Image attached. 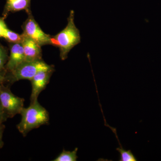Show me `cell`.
Returning <instances> with one entry per match:
<instances>
[{
    "label": "cell",
    "instance_id": "6da1fadb",
    "mask_svg": "<svg viewBox=\"0 0 161 161\" xmlns=\"http://www.w3.org/2000/svg\"><path fill=\"white\" fill-rule=\"evenodd\" d=\"M20 114L22 118L17 128L24 136L32 130L49 122V113L38 100L31 102L28 108H23Z\"/></svg>",
    "mask_w": 161,
    "mask_h": 161
},
{
    "label": "cell",
    "instance_id": "7a4b0ae2",
    "mask_svg": "<svg viewBox=\"0 0 161 161\" xmlns=\"http://www.w3.org/2000/svg\"><path fill=\"white\" fill-rule=\"evenodd\" d=\"M53 45L60 50L61 60H65L71 50L80 42V31L75 23V12L71 10L68 18V24L62 31L52 37Z\"/></svg>",
    "mask_w": 161,
    "mask_h": 161
},
{
    "label": "cell",
    "instance_id": "3957f363",
    "mask_svg": "<svg viewBox=\"0 0 161 161\" xmlns=\"http://www.w3.org/2000/svg\"><path fill=\"white\" fill-rule=\"evenodd\" d=\"M53 69V66L47 64L42 60L24 61L10 72L9 81L14 82L23 79L31 80L38 72Z\"/></svg>",
    "mask_w": 161,
    "mask_h": 161
},
{
    "label": "cell",
    "instance_id": "277c9868",
    "mask_svg": "<svg viewBox=\"0 0 161 161\" xmlns=\"http://www.w3.org/2000/svg\"><path fill=\"white\" fill-rule=\"evenodd\" d=\"M24 98L16 96L8 87H0V105L7 118L20 114L24 107Z\"/></svg>",
    "mask_w": 161,
    "mask_h": 161
},
{
    "label": "cell",
    "instance_id": "5b68a950",
    "mask_svg": "<svg viewBox=\"0 0 161 161\" xmlns=\"http://www.w3.org/2000/svg\"><path fill=\"white\" fill-rule=\"evenodd\" d=\"M29 16L23 25V34L31 38L40 46L53 44L52 37L40 28L34 19L29 14Z\"/></svg>",
    "mask_w": 161,
    "mask_h": 161
},
{
    "label": "cell",
    "instance_id": "8992f818",
    "mask_svg": "<svg viewBox=\"0 0 161 161\" xmlns=\"http://www.w3.org/2000/svg\"><path fill=\"white\" fill-rule=\"evenodd\" d=\"M54 69L43 70L38 72L31 80L32 91L31 102L38 100L40 93L46 88L49 82Z\"/></svg>",
    "mask_w": 161,
    "mask_h": 161
},
{
    "label": "cell",
    "instance_id": "52a82bcc",
    "mask_svg": "<svg viewBox=\"0 0 161 161\" xmlns=\"http://www.w3.org/2000/svg\"><path fill=\"white\" fill-rule=\"evenodd\" d=\"M22 43L25 54V61L41 60L42 51L41 46L34 40L23 34Z\"/></svg>",
    "mask_w": 161,
    "mask_h": 161
},
{
    "label": "cell",
    "instance_id": "ba28073f",
    "mask_svg": "<svg viewBox=\"0 0 161 161\" xmlns=\"http://www.w3.org/2000/svg\"><path fill=\"white\" fill-rule=\"evenodd\" d=\"M25 60L24 50L22 43H14L11 47L9 60L6 65V69L12 71Z\"/></svg>",
    "mask_w": 161,
    "mask_h": 161
},
{
    "label": "cell",
    "instance_id": "9c48e42d",
    "mask_svg": "<svg viewBox=\"0 0 161 161\" xmlns=\"http://www.w3.org/2000/svg\"><path fill=\"white\" fill-rule=\"evenodd\" d=\"M31 0H6L4 10L6 16L9 12H14L25 10L28 14L31 13L30 10Z\"/></svg>",
    "mask_w": 161,
    "mask_h": 161
},
{
    "label": "cell",
    "instance_id": "30bf717a",
    "mask_svg": "<svg viewBox=\"0 0 161 161\" xmlns=\"http://www.w3.org/2000/svg\"><path fill=\"white\" fill-rule=\"evenodd\" d=\"M78 148H76L75 150L72 151H66L65 150H63L62 152L60 153L58 157L54 160V161H76L78 158L77 156V152Z\"/></svg>",
    "mask_w": 161,
    "mask_h": 161
},
{
    "label": "cell",
    "instance_id": "8fae6325",
    "mask_svg": "<svg viewBox=\"0 0 161 161\" xmlns=\"http://www.w3.org/2000/svg\"><path fill=\"white\" fill-rule=\"evenodd\" d=\"M3 38L11 43H21L22 40V34H18L9 29L6 30Z\"/></svg>",
    "mask_w": 161,
    "mask_h": 161
},
{
    "label": "cell",
    "instance_id": "7c38bea8",
    "mask_svg": "<svg viewBox=\"0 0 161 161\" xmlns=\"http://www.w3.org/2000/svg\"><path fill=\"white\" fill-rule=\"evenodd\" d=\"M137 159L131 150H125L120 153L119 161H136Z\"/></svg>",
    "mask_w": 161,
    "mask_h": 161
},
{
    "label": "cell",
    "instance_id": "4fadbf2b",
    "mask_svg": "<svg viewBox=\"0 0 161 161\" xmlns=\"http://www.w3.org/2000/svg\"><path fill=\"white\" fill-rule=\"evenodd\" d=\"M6 60V55L3 47L0 46V70L3 71Z\"/></svg>",
    "mask_w": 161,
    "mask_h": 161
},
{
    "label": "cell",
    "instance_id": "5bb4252c",
    "mask_svg": "<svg viewBox=\"0 0 161 161\" xmlns=\"http://www.w3.org/2000/svg\"><path fill=\"white\" fill-rule=\"evenodd\" d=\"M8 29L3 18L0 19V37H3L6 30Z\"/></svg>",
    "mask_w": 161,
    "mask_h": 161
},
{
    "label": "cell",
    "instance_id": "9a60e30c",
    "mask_svg": "<svg viewBox=\"0 0 161 161\" xmlns=\"http://www.w3.org/2000/svg\"><path fill=\"white\" fill-rule=\"evenodd\" d=\"M5 129V126L3 124L0 125V149L3 147L4 143L3 140V134L4 130Z\"/></svg>",
    "mask_w": 161,
    "mask_h": 161
},
{
    "label": "cell",
    "instance_id": "2e32d148",
    "mask_svg": "<svg viewBox=\"0 0 161 161\" xmlns=\"http://www.w3.org/2000/svg\"><path fill=\"white\" fill-rule=\"evenodd\" d=\"M7 117L6 116L5 112L2 108V107L0 105V125L3 124V122L6 121L7 119Z\"/></svg>",
    "mask_w": 161,
    "mask_h": 161
},
{
    "label": "cell",
    "instance_id": "e0dca14e",
    "mask_svg": "<svg viewBox=\"0 0 161 161\" xmlns=\"http://www.w3.org/2000/svg\"><path fill=\"white\" fill-rule=\"evenodd\" d=\"M6 78L3 71L0 70V87L3 85L4 81L6 80Z\"/></svg>",
    "mask_w": 161,
    "mask_h": 161
}]
</instances>
